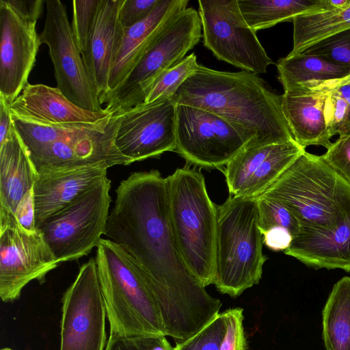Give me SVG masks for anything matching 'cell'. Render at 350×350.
<instances>
[{
    "mask_svg": "<svg viewBox=\"0 0 350 350\" xmlns=\"http://www.w3.org/2000/svg\"><path fill=\"white\" fill-rule=\"evenodd\" d=\"M324 10L343 9L350 5V0H321Z\"/></svg>",
    "mask_w": 350,
    "mask_h": 350,
    "instance_id": "ee69618b",
    "label": "cell"
},
{
    "mask_svg": "<svg viewBox=\"0 0 350 350\" xmlns=\"http://www.w3.org/2000/svg\"><path fill=\"white\" fill-rule=\"evenodd\" d=\"M107 117L95 123L72 122L63 124L41 123L25 120L12 114L14 128L29 151L50 145L73 136L88 133L106 125Z\"/></svg>",
    "mask_w": 350,
    "mask_h": 350,
    "instance_id": "83f0119b",
    "label": "cell"
},
{
    "mask_svg": "<svg viewBox=\"0 0 350 350\" xmlns=\"http://www.w3.org/2000/svg\"><path fill=\"white\" fill-rule=\"evenodd\" d=\"M241 12L256 32L297 16L324 10L321 0H237Z\"/></svg>",
    "mask_w": 350,
    "mask_h": 350,
    "instance_id": "cb8c5ba5",
    "label": "cell"
},
{
    "mask_svg": "<svg viewBox=\"0 0 350 350\" xmlns=\"http://www.w3.org/2000/svg\"><path fill=\"white\" fill-rule=\"evenodd\" d=\"M105 350H174L163 335L120 336L110 334Z\"/></svg>",
    "mask_w": 350,
    "mask_h": 350,
    "instance_id": "e575fe53",
    "label": "cell"
},
{
    "mask_svg": "<svg viewBox=\"0 0 350 350\" xmlns=\"http://www.w3.org/2000/svg\"><path fill=\"white\" fill-rule=\"evenodd\" d=\"M198 66L197 57L192 53L177 64L163 71L146 92L144 103L172 98L180 85L195 72Z\"/></svg>",
    "mask_w": 350,
    "mask_h": 350,
    "instance_id": "f1b7e54d",
    "label": "cell"
},
{
    "mask_svg": "<svg viewBox=\"0 0 350 350\" xmlns=\"http://www.w3.org/2000/svg\"><path fill=\"white\" fill-rule=\"evenodd\" d=\"M226 330L223 313H219L198 333L188 340L175 343L174 350H219Z\"/></svg>",
    "mask_w": 350,
    "mask_h": 350,
    "instance_id": "836d02e7",
    "label": "cell"
},
{
    "mask_svg": "<svg viewBox=\"0 0 350 350\" xmlns=\"http://www.w3.org/2000/svg\"><path fill=\"white\" fill-rule=\"evenodd\" d=\"M165 178L170 221L179 253L203 286L213 284L217 210L204 177L186 165Z\"/></svg>",
    "mask_w": 350,
    "mask_h": 350,
    "instance_id": "3957f363",
    "label": "cell"
},
{
    "mask_svg": "<svg viewBox=\"0 0 350 350\" xmlns=\"http://www.w3.org/2000/svg\"><path fill=\"white\" fill-rule=\"evenodd\" d=\"M176 104L207 110L254 137L247 146L295 140L275 93L258 75L219 71L198 64L172 96Z\"/></svg>",
    "mask_w": 350,
    "mask_h": 350,
    "instance_id": "7a4b0ae2",
    "label": "cell"
},
{
    "mask_svg": "<svg viewBox=\"0 0 350 350\" xmlns=\"http://www.w3.org/2000/svg\"><path fill=\"white\" fill-rule=\"evenodd\" d=\"M253 141L250 133L215 113L189 105H176L174 151L191 165L220 169Z\"/></svg>",
    "mask_w": 350,
    "mask_h": 350,
    "instance_id": "9c48e42d",
    "label": "cell"
},
{
    "mask_svg": "<svg viewBox=\"0 0 350 350\" xmlns=\"http://www.w3.org/2000/svg\"><path fill=\"white\" fill-rule=\"evenodd\" d=\"M256 200L258 224L262 234L274 227L286 228L291 233L293 239L299 233L301 224L284 205L262 194Z\"/></svg>",
    "mask_w": 350,
    "mask_h": 350,
    "instance_id": "f546056e",
    "label": "cell"
},
{
    "mask_svg": "<svg viewBox=\"0 0 350 350\" xmlns=\"http://www.w3.org/2000/svg\"><path fill=\"white\" fill-rule=\"evenodd\" d=\"M333 89L347 102L350 109V74L333 83Z\"/></svg>",
    "mask_w": 350,
    "mask_h": 350,
    "instance_id": "7bdbcfd3",
    "label": "cell"
},
{
    "mask_svg": "<svg viewBox=\"0 0 350 350\" xmlns=\"http://www.w3.org/2000/svg\"><path fill=\"white\" fill-rule=\"evenodd\" d=\"M262 195L288 208L301 227L332 229L350 217V184L306 150Z\"/></svg>",
    "mask_w": 350,
    "mask_h": 350,
    "instance_id": "277c9868",
    "label": "cell"
},
{
    "mask_svg": "<svg viewBox=\"0 0 350 350\" xmlns=\"http://www.w3.org/2000/svg\"><path fill=\"white\" fill-rule=\"evenodd\" d=\"M108 168L101 164L38 173L33 187L36 228L107 176Z\"/></svg>",
    "mask_w": 350,
    "mask_h": 350,
    "instance_id": "d6986e66",
    "label": "cell"
},
{
    "mask_svg": "<svg viewBox=\"0 0 350 350\" xmlns=\"http://www.w3.org/2000/svg\"><path fill=\"white\" fill-rule=\"evenodd\" d=\"M62 304L59 350H105L107 312L95 258L81 266Z\"/></svg>",
    "mask_w": 350,
    "mask_h": 350,
    "instance_id": "8fae6325",
    "label": "cell"
},
{
    "mask_svg": "<svg viewBox=\"0 0 350 350\" xmlns=\"http://www.w3.org/2000/svg\"><path fill=\"white\" fill-rule=\"evenodd\" d=\"M105 235L135 261L160 312L166 336L183 342L219 312L185 264L170 221L166 178L158 170L137 172L116 190Z\"/></svg>",
    "mask_w": 350,
    "mask_h": 350,
    "instance_id": "6da1fadb",
    "label": "cell"
},
{
    "mask_svg": "<svg viewBox=\"0 0 350 350\" xmlns=\"http://www.w3.org/2000/svg\"><path fill=\"white\" fill-rule=\"evenodd\" d=\"M12 114L21 118L51 124L95 123L111 113L83 109L68 100L57 88L28 83L10 105Z\"/></svg>",
    "mask_w": 350,
    "mask_h": 350,
    "instance_id": "44dd1931",
    "label": "cell"
},
{
    "mask_svg": "<svg viewBox=\"0 0 350 350\" xmlns=\"http://www.w3.org/2000/svg\"><path fill=\"white\" fill-rule=\"evenodd\" d=\"M14 215L18 223L25 230L33 231L37 229L33 189L25 195L19 202Z\"/></svg>",
    "mask_w": 350,
    "mask_h": 350,
    "instance_id": "f35d334b",
    "label": "cell"
},
{
    "mask_svg": "<svg viewBox=\"0 0 350 350\" xmlns=\"http://www.w3.org/2000/svg\"><path fill=\"white\" fill-rule=\"evenodd\" d=\"M41 44L48 46L57 88L77 106L102 111L99 94L92 81L75 39L66 7L59 0H46Z\"/></svg>",
    "mask_w": 350,
    "mask_h": 350,
    "instance_id": "7c38bea8",
    "label": "cell"
},
{
    "mask_svg": "<svg viewBox=\"0 0 350 350\" xmlns=\"http://www.w3.org/2000/svg\"><path fill=\"white\" fill-rule=\"evenodd\" d=\"M333 81L295 84L282 95L283 113L293 138L304 148L316 145L327 149L332 144L326 127L324 107Z\"/></svg>",
    "mask_w": 350,
    "mask_h": 350,
    "instance_id": "e0dca14e",
    "label": "cell"
},
{
    "mask_svg": "<svg viewBox=\"0 0 350 350\" xmlns=\"http://www.w3.org/2000/svg\"><path fill=\"white\" fill-rule=\"evenodd\" d=\"M36 22L0 0V96L10 105L29 83L41 44Z\"/></svg>",
    "mask_w": 350,
    "mask_h": 350,
    "instance_id": "9a60e30c",
    "label": "cell"
},
{
    "mask_svg": "<svg viewBox=\"0 0 350 350\" xmlns=\"http://www.w3.org/2000/svg\"><path fill=\"white\" fill-rule=\"evenodd\" d=\"M334 81L324 107L325 121L331 137L350 134V109L345 99L333 89Z\"/></svg>",
    "mask_w": 350,
    "mask_h": 350,
    "instance_id": "d6a6232c",
    "label": "cell"
},
{
    "mask_svg": "<svg viewBox=\"0 0 350 350\" xmlns=\"http://www.w3.org/2000/svg\"><path fill=\"white\" fill-rule=\"evenodd\" d=\"M160 0H124L119 11V20L124 29L146 18Z\"/></svg>",
    "mask_w": 350,
    "mask_h": 350,
    "instance_id": "74e56055",
    "label": "cell"
},
{
    "mask_svg": "<svg viewBox=\"0 0 350 350\" xmlns=\"http://www.w3.org/2000/svg\"><path fill=\"white\" fill-rule=\"evenodd\" d=\"M12 124L10 105L0 96V145L8 138Z\"/></svg>",
    "mask_w": 350,
    "mask_h": 350,
    "instance_id": "b9f144b4",
    "label": "cell"
},
{
    "mask_svg": "<svg viewBox=\"0 0 350 350\" xmlns=\"http://www.w3.org/2000/svg\"><path fill=\"white\" fill-rule=\"evenodd\" d=\"M199 13L186 8L172 14L126 78L102 101L109 113H122L144 103V94L165 70L177 64L202 37Z\"/></svg>",
    "mask_w": 350,
    "mask_h": 350,
    "instance_id": "52a82bcc",
    "label": "cell"
},
{
    "mask_svg": "<svg viewBox=\"0 0 350 350\" xmlns=\"http://www.w3.org/2000/svg\"><path fill=\"white\" fill-rule=\"evenodd\" d=\"M100 0L72 1V30L81 56L86 52Z\"/></svg>",
    "mask_w": 350,
    "mask_h": 350,
    "instance_id": "4dcf8cb0",
    "label": "cell"
},
{
    "mask_svg": "<svg viewBox=\"0 0 350 350\" xmlns=\"http://www.w3.org/2000/svg\"><path fill=\"white\" fill-rule=\"evenodd\" d=\"M217 210L213 284L221 293L237 297L260 282L267 258L262 253L257 200L230 195Z\"/></svg>",
    "mask_w": 350,
    "mask_h": 350,
    "instance_id": "8992f818",
    "label": "cell"
},
{
    "mask_svg": "<svg viewBox=\"0 0 350 350\" xmlns=\"http://www.w3.org/2000/svg\"><path fill=\"white\" fill-rule=\"evenodd\" d=\"M59 262L40 229L29 231L18 223L0 226V297L18 300L32 280L40 283Z\"/></svg>",
    "mask_w": 350,
    "mask_h": 350,
    "instance_id": "4fadbf2b",
    "label": "cell"
},
{
    "mask_svg": "<svg viewBox=\"0 0 350 350\" xmlns=\"http://www.w3.org/2000/svg\"><path fill=\"white\" fill-rule=\"evenodd\" d=\"M7 3L21 15L38 21L43 9L42 0H5Z\"/></svg>",
    "mask_w": 350,
    "mask_h": 350,
    "instance_id": "60d3db41",
    "label": "cell"
},
{
    "mask_svg": "<svg viewBox=\"0 0 350 350\" xmlns=\"http://www.w3.org/2000/svg\"><path fill=\"white\" fill-rule=\"evenodd\" d=\"M293 46L288 55L302 53L318 42L350 28V5L297 16L293 20Z\"/></svg>",
    "mask_w": 350,
    "mask_h": 350,
    "instance_id": "4316f807",
    "label": "cell"
},
{
    "mask_svg": "<svg viewBox=\"0 0 350 350\" xmlns=\"http://www.w3.org/2000/svg\"><path fill=\"white\" fill-rule=\"evenodd\" d=\"M277 69L284 90L298 83L337 80L350 74L347 66L304 53L287 55L278 60Z\"/></svg>",
    "mask_w": 350,
    "mask_h": 350,
    "instance_id": "484cf974",
    "label": "cell"
},
{
    "mask_svg": "<svg viewBox=\"0 0 350 350\" xmlns=\"http://www.w3.org/2000/svg\"><path fill=\"white\" fill-rule=\"evenodd\" d=\"M38 172L14 124L0 145V224L18 222L16 208L34 185Z\"/></svg>",
    "mask_w": 350,
    "mask_h": 350,
    "instance_id": "ffe728a7",
    "label": "cell"
},
{
    "mask_svg": "<svg viewBox=\"0 0 350 350\" xmlns=\"http://www.w3.org/2000/svg\"><path fill=\"white\" fill-rule=\"evenodd\" d=\"M95 258L110 334L165 336L157 304L133 258L108 239H101Z\"/></svg>",
    "mask_w": 350,
    "mask_h": 350,
    "instance_id": "5b68a950",
    "label": "cell"
},
{
    "mask_svg": "<svg viewBox=\"0 0 350 350\" xmlns=\"http://www.w3.org/2000/svg\"><path fill=\"white\" fill-rule=\"evenodd\" d=\"M203 43L219 60L256 75L273 64L256 31L243 18L237 0H200Z\"/></svg>",
    "mask_w": 350,
    "mask_h": 350,
    "instance_id": "30bf717a",
    "label": "cell"
},
{
    "mask_svg": "<svg viewBox=\"0 0 350 350\" xmlns=\"http://www.w3.org/2000/svg\"><path fill=\"white\" fill-rule=\"evenodd\" d=\"M226 321V330L219 350H247L243 327V310L229 308L222 312Z\"/></svg>",
    "mask_w": 350,
    "mask_h": 350,
    "instance_id": "d590c367",
    "label": "cell"
},
{
    "mask_svg": "<svg viewBox=\"0 0 350 350\" xmlns=\"http://www.w3.org/2000/svg\"><path fill=\"white\" fill-rule=\"evenodd\" d=\"M293 241L291 233L282 227L272 228L262 234V242L273 251L286 250Z\"/></svg>",
    "mask_w": 350,
    "mask_h": 350,
    "instance_id": "ab89813d",
    "label": "cell"
},
{
    "mask_svg": "<svg viewBox=\"0 0 350 350\" xmlns=\"http://www.w3.org/2000/svg\"><path fill=\"white\" fill-rule=\"evenodd\" d=\"M176 105L172 97L164 98L122 112L116 137L120 152L133 163L174 151Z\"/></svg>",
    "mask_w": 350,
    "mask_h": 350,
    "instance_id": "5bb4252c",
    "label": "cell"
},
{
    "mask_svg": "<svg viewBox=\"0 0 350 350\" xmlns=\"http://www.w3.org/2000/svg\"><path fill=\"white\" fill-rule=\"evenodd\" d=\"M305 151L295 140L245 147L224 170L230 195L257 198Z\"/></svg>",
    "mask_w": 350,
    "mask_h": 350,
    "instance_id": "2e32d148",
    "label": "cell"
},
{
    "mask_svg": "<svg viewBox=\"0 0 350 350\" xmlns=\"http://www.w3.org/2000/svg\"><path fill=\"white\" fill-rule=\"evenodd\" d=\"M188 3L187 0H160L146 18L124 29L121 46L109 75V93L116 89L135 68L165 22L176 12L186 8Z\"/></svg>",
    "mask_w": 350,
    "mask_h": 350,
    "instance_id": "603a6c76",
    "label": "cell"
},
{
    "mask_svg": "<svg viewBox=\"0 0 350 350\" xmlns=\"http://www.w3.org/2000/svg\"><path fill=\"white\" fill-rule=\"evenodd\" d=\"M284 253L314 269L350 272V217L332 229L301 227Z\"/></svg>",
    "mask_w": 350,
    "mask_h": 350,
    "instance_id": "7402d4cb",
    "label": "cell"
},
{
    "mask_svg": "<svg viewBox=\"0 0 350 350\" xmlns=\"http://www.w3.org/2000/svg\"><path fill=\"white\" fill-rule=\"evenodd\" d=\"M324 161L350 184V134L338 139L321 155Z\"/></svg>",
    "mask_w": 350,
    "mask_h": 350,
    "instance_id": "8d00e7d4",
    "label": "cell"
},
{
    "mask_svg": "<svg viewBox=\"0 0 350 350\" xmlns=\"http://www.w3.org/2000/svg\"><path fill=\"white\" fill-rule=\"evenodd\" d=\"M302 53L320 56L350 68V28L318 42Z\"/></svg>",
    "mask_w": 350,
    "mask_h": 350,
    "instance_id": "1f68e13d",
    "label": "cell"
},
{
    "mask_svg": "<svg viewBox=\"0 0 350 350\" xmlns=\"http://www.w3.org/2000/svg\"><path fill=\"white\" fill-rule=\"evenodd\" d=\"M110 189L111 180L103 177L38 228L59 263L78 260L97 248L106 232Z\"/></svg>",
    "mask_w": 350,
    "mask_h": 350,
    "instance_id": "ba28073f",
    "label": "cell"
},
{
    "mask_svg": "<svg viewBox=\"0 0 350 350\" xmlns=\"http://www.w3.org/2000/svg\"><path fill=\"white\" fill-rule=\"evenodd\" d=\"M323 339L325 350H350V278L333 286L324 308Z\"/></svg>",
    "mask_w": 350,
    "mask_h": 350,
    "instance_id": "d4e9b609",
    "label": "cell"
},
{
    "mask_svg": "<svg viewBox=\"0 0 350 350\" xmlns=\"http://www.w3.org/2000/svg\"><path fill=\"white\" fill-rule=\"evenodd\" d=\"M124 0H100L82 58L101 104L109 93V79L124 36L119 11Z\"/></svg>",
    "mask_w": 350,
    "mask_h": 350,
    "instance_id": "ac0fdd59",
    "label": "cell"
}]
</instances>
